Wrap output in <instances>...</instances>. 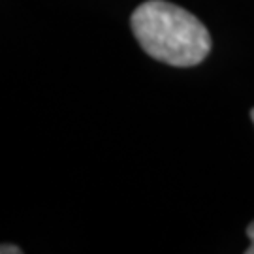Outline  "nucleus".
<instances>
[{
  "label": "nucleus",
  "mask_w": 254,
  "mask_h": 254,
  "mask_svg": "<svg viewBox=\"0 0 254 254\" xmlns=\"http://www.w3.org/2000/svg\"><path fill=\"white\" fill-rule=\"evenodd\" d=\"M130 25L149 57L172 66H196L211 51L209 30L200 19L166 0L139 4Z\"/></svg>",
  "instance_id": "obj_1"
},
{
  "label": "nucleus",
  "mask_w": 254,
  "mask_h": 254,
  "mask_svg": "<svg viewBox=\"0 0 254 254\" xmlns=\"http://www.w3.org/2000/svg\"><path fill=\"white\" fill-rule=\"evenodd\" d=\"M247 236L251 239V247L247 249V254H254V222H251L247 228Z\"/></svg>",
  "instance_id": "obj_2"
},
{
  "label": "nucleus",
  "mask_w": 254,
  "mask_h": 254,
  "mask_svg": "<svg viewBox=\"0 0 254 254\" xmlns=\"http://www.w3.org/2000/svg\"><path fill=\"white\" fill-rule=\"evenodd\" d=\"M0 253H2V254H21L23 251H21V249H17V247H13V245H2Z\"/></svg>",
  "instance_id": "obj_3"
},
{
  "label": "nucleus",
  "mask_w": 254,
  "mask_h": 254,
  "mask_svg": "<svg viewBox=\"0 0 254 254\" xmlns=\"http://www.w3.org/2000/svg\"><path fill=\"white\" fill-rule=\"evenodd\" d=\"M251 117H253V123H254V109L251 111Z\"/></svg>",
  "instance_id": "obj_4"
}]
</instances>
